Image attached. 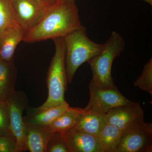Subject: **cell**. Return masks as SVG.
I'll return each mask as SVG.
<instances>
[{"label":"cell","instance_id":"8fae6325","mask_svg":"<svg viewBox=\"0 0 152 152\" xmlns=\"http://www.w3.org/2000/svg\"><path fill=\"white\" fill-rule=\"evenodd\" d=\"M25 122L26 129V143L28 151L31 152H47V146L54 131L48 127Z\"/></svg>","mask_w":152,"mask_h":152},{"label":"cell","instance_id":"cb8c5ba5","mask_svg":"<svg viewBox=\"0 0 152 152\" xmlns=\"http://www.w3.org/2000/svg\"><path fill=\"white\" fill-rule=\"evenodd\" d=\"M64 2L73 3L75 2V0H58Z\"/></svg>","mask_w":152,"mask_h":152},{"label":"cell","instance_id":"9a60e30c","mask_svg":"<svg viewBox=\"0 0 152 152\" xmlns=\"http://www.w3.org/2000/svg\"><path fill=\"white\" fill-rule=\"evenodd\" d=\"M106 123L104 115L85 111L83 109L74 128L97 136Z\"/></svg>","mask_w":152,"mask_h":152},{"label":"cell","instance_id":"52a82bcc","mask_svg":"<svg viewBox=\"0 0 152 152\" xmlns=\"http://www.w3.org/2000/svg\"><path fill=\"white\" fill-rule=\"evenodd\" d=\"M152 152V124L145 120L123 131L116 152Z\"/></svg>","mask_w":152,"mask_h":152},{"label":"cell","instance_id":"8992f818","mask_svg":"<svg viewBox=\"0 0 152 152\" xmlns=\"http://www.w3.org/2000/svg\"><path fill=\"white\" fill-rule=\"evenodd\" d=\"M12 134L16 142L17 152L28 151L26 143V129L23 112L27 104V96L21 91H15L7 101Z\"/></svg>","mask_w":152,"mask_h":152},{"label":"cell","instance_id":"9c48e42d","mask_svg":"<svg viewBox=\"0 0 152 152\" xmlns=\"http://www.w3.org/2000/svg\"><path fill=\"white\" fill-rule=\"evenodd\" d=\"M104 115L106 123L122 132L145 120L144 110L140 104L133 102L112 109Z\"/></svg>","mask_w":152,"mask_h":152},{"label":"cell","instance_id":"d6986e66","mask_svg":"<svg viewBox=\"0 0 152 152\" xmlns=\"http://www.w3.org/2000/svg\"><path fill=\"white\" fill-rule=\"evenodd\" d=\"M135 87L152 95V59L151 58L143 67L141 75L134 83Z\"/></svg>","mask_w":152,"mask_h":152},{"label":"cell","instance_id":"603a6c76","mask_svg":"<svg viewBox=\"0 0 152 152\" xmlns=\"http://www.w3.org/2000/svg\"><path fill=\"white\" fill-rule=\"evenodd\" d=\"M41 1L43 2L48 5H51L54 3L56 2L54 0H40Z\"/></svg>","mask_w":152,"mask_h":152},{"label":"cell","instance_id":"2e32d148","mask_svg":"<svg viewBox=\"0 0 152 152\" xmlns=\"http://www.w3.org/2000/svg\"><path fill=\"white\" fill-rule=\"evenodd\" d=\"M122 132L115 126L105 124L97 136L104 152H116Z\"/></svg>","mask_w":152,"mask_h":152},{"label":"cell","instance_id":"5bb4252c","mask_svg":"<svg viewBox=\"0 0 152 152\" xmlns=\"http://www.w3.org/2000/svg\"><path fill=\"white\" fill-rule=\"evenodd\" d=\"M15 71L13 61L0 60V100L6 101L15 91Z\"/></svg>","mask_w":152,"mask_h":152},{"label":"cell","instance_id":"277c9868","mask_svg":"<svg viewBox=\"0 0 152 152\" xmlns=\"http://www.w3.org/2000/svg\"><path fill=\"white\" fill-rule=\"evenodd\" d=\"M125 48L124 38L113 31L99 54L88 61L92 74L91 82L97 86L108 88L115 86L112 76V67L115 59L119 57Z\"/></svg>","mask_w":152,"mask_h":152},{"label":"cell","instance_id":"6da1fadb","mask_svg":"<svg viewBox=\"0 0 152 152\" xmlns=\"http://www.w3.org/2000/svg\"><path fill=\"white\" fill-rule=\"evenodd\" d=\"M83 26L75 2L57 1L49 6L40 21L25 35L23 41L33 43L64 38Z\"/></svg>","mask_w":152,"mask_h":152},{"label":"cell","instance_id":"30bf717a","mask_svg":"<svg viewBox=\"0 0 152 152\" xmlns=\"http://www.w3.org/2000/svg\"><path fill=\"white\" fill-rule=\"evenodd\" d=\"M63 132L72 152H104L97 136L74 128Z\"/></svg>","mask_w":152,"mask_h":152},{"label":"cell","instance_id":"7a4b0ae2","mask_svg":"<svg viewBox=\"0 0 152 152\" xmlns=\"http://www.w3.org/2000/svg\"><path fill=\"white\" fill-rule=\"evenodd\" d=\"M64 39L66 76L67 83L70 84L78 68L99 54L103 49L104 44L97 43L90 39L84 26Z\"/></svg>","mask_w":152,"mask_h":152},{"label":"cell","instance_id":"d4e9b609","mask_svg":"<svg viewBox=\"0 0 152 152\" xmlns=\"http://www.w3.org/2000/svg\"><path fill=\"white\" fill-rule=\"evenodd\" d=\"M141 1H144L148 3L150 5L152 6V0H141Z\"/></svg>","mask_w":152,"mask_h":152},{"label":"cell","instance_id":"ffe728a7","mask_svg":"<svg viewBox=\"0 0 152 152\" xmlns=\"http://www.w3.org/2000/svg\"><path fill=\"white\" fill-rule=\"evenodd\" d=\"M47 152H72L63 132H55L48 143Z\"/></svg>","mask_w":152,"mask_h":152},{"label":"cell","instance_id":"3957f363","mask_svg":"<svg viewBox=\"0 0 152 152\" xmlns=\"http://www.w3.org/2000/svg\"><path fill=\"white\" fill-rule=\"evenodd\" d=\"M53 40L55 43V52L47 76L48 95L46 101L42 105L31 109L34 111H40L56 107L66 101L64 94L67 81L65 64L64 41V38H57Z\"/></svg>","mask_w":152,"mask_h":152},{"label":"cell","instance_id":"7402d4cb","mask_svg":"<svg viewBox=\"0 0 152 152\" xmlns=\"http://www.w3.org/2000/svg\"><path fill=\"white\" fill-rule=\"evenodd\" d=\"M0 152H18L15 140L10 137L0 135Z\"/></svg>","mask_w":152,"mask_h":152},{"label":"cell","instance_id":"ac0fdd59","mask_svg":"<svg viewBox=\"0 0 152 152\" xmlns=\"http://www.w3.org/2000/svg\"><path fill=\"white\" fill-rule=\"evenodd\" d=\"M16 28L20 29L15 17L12 0H0V37Z\"/></svg>","mask_w":152,"mask_h":152},{"label":"cell","instance_id":"5b68a950","mask_svg":"<svg viewBox=\"0 0 152 152\" xmlns=\"http://www.w3.org/2000/svg\"><path fill=\"white\" fill-rule=\"evenodd\" d=\"M89 88V102L83 109L85 111L104 115L112 109L133 102L123 96L115 86L103 88L90 82Z\"/></svg>","mask_w":152,"mask_h":152},{"label":"cell","instance_id":"e0dca14e","mask_svg":"<svg viewBox=\"0 0 152 152\" xmlns=\"http://www.w3.org/2000/svg\"><path fill=\"white\" fill-rule=\"evenodd\" d=\"M83 112V109L69 107L48 127L54 132H64L71 129L74 127L79 117Z\"/></svg>","mask_w":152,"mask_h":152},{"label":"cell","instance_id":"44dd1931","mask_svg":"<svg viewBox=\"0 0 152 152\" xmlns=\"http://www.w3.org/2000/svg\"><path fill=\"white\" fill-rule=\"evenodd\" d=\"M0 135L14 138L10 125L8 107L6 101L0 100Z\"/></svg>","mask_w":152,"mask_h":152},{"label":"cell","instance_id":"7c38bea8","mask_svg":"<svg viewBox=\"0 0 152 152\" xmlns=\"http://www.w3.org/2000/svg\"><path fill=\"white\" fill-rule=\"evenodd\" d=\"M69 106L66 101L60 105L40 111L30 110V113L24 118L25 121L42 126L48 127L66 110Z\"/></svg>","mask_w":152,"mask_h":152},{"label":"cell","instance_id":"4fadbf2b","mask_svg":"<svg viewBox=\"0 0 152 152\" xmlns=\"http://www.w3.org/2000/svg\"><path fill=\"white\" fill-rule=\"evenodd\" d=\"M24 37L20 28L11 30L2 36L0 37V60L8 62L13 61L16 49Z\"/></svg>","mask_w":152,"mask_h":152},{"label":"cell","instance_id":"ba28073f","mask_svg":"<svg viewBox=\"0 0 152 152\" xmlns=\"http://www.w3.org/2000/svg\"><path fill=\"white\" fill-rule=\"evenodd\" d=\"M12 3L17 23L25 36L40 21L50 6L40 0H12Z\"/></svg>","mask_w":152,"mask_h":152},{"label":"cell","instance_id":"484cf974","mask_svg":"<svg viewBox=\"0 0 152 152\" xmlns=\"http://www.w3.org/2000/svg\"><path fill=\"white\" fill-rule=\"evenodd\" d=\"M54 1H56H56H58V0H54Z\"/></svg>","mask_w":152,"mask_h":152}]
</instances>
